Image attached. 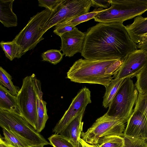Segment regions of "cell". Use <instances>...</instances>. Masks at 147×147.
<instances>
[{
	"mask_svg": "<svg viewBox=\"0 0 147 147\" xmlns=\"http://www.w3.org/2000/svg\"><path fill=\"white\" fill-rule=\"evenodd\" d=\"M123 23H100L85 32L81 55L94 60L121 59L137 49Z\"/></svg>",
	"mask_w": 147,
	"mask_h": 147,
	"instance_id": "1",
	"label": "cell"
},
{
	"mask_svg": "<svg viewBox=\"0 0 147 147\" xmlns=\"http://www.w3.org/2000/svg\"><path fill=\"white\" fill-rule=\"evenodd\" d=\"M123 61L121 59H80L70 68L67 78L74 82L101 84L106 88Z\"/></svg>",
	"mask_w": 147,
	"mask_h": 147,
	"instance_id": "2",
	"label": "cell"
},
{
	"mask_svg": "<svg viewBox=\"0 0 147 147\" xmlns=\"http://www.w3.org/2000/svg\"><path fill=\"white\" fill-rule=\"evenodd\" d=\"M42 93L40 81L33 74L23 79L22 87L16 96L21 115L35 130L38 97Z\"/></svg>",
	"mask_w": 147,
	"mask_h": 147,
	"instance_id": "3",
	"label": "cell"
},
{
	"mask_svg": "<svg viewBox=\"0 0 147 147\" xmlns=\"http://www.w3.org/2000/svg\"><path fill=\"white\" fill-rule=\"evenodd\" d=\"M111 6L94 18L100 23H123L147 11V0H111Z\"/></svg>",
	"mask_w": 147,
	"mask_h": 147,
	"instance_id": "4",
	"label": "cell"
},
{
	"mask_svg": "<svg viewBox=\"0 0 147 147\" xmlns=\"http://www.w3.org/2000/svg\"><path fill=\"white\" fill-rule=\"evenodd\" d=\"M53 11L46 9L30 18L27 24L13 40L20 47L22 56L33 49L44 39V27Z\"/></svg>",
	"mask_w": 147,
	"mask_h": 147,
	"instance_id": "5",
	"label": "cell"
},
{
	"mask_svg": "<svg viewBox=\"0 0 147 147\" xmlns=\"http://www.w3.org/2000/svg\"><path fill=\"white\" fill-rule=\"evenodd\" d=\"M0 126L8 128L28 142L33 147H44L50 144L20 114L0 110Z\"/></svg>",
	"mask_w": 147,
	"mask_h": 147,
	"instance_id": "6",
	"label": "cell"
},
{
	"mask_svg": "<svg viewBox=\"0 0 147 147\" xmlns=\"http://www.w3.org/2000/svg\"><path fill=\"white\" fill-rule=\"evenodd\" d=\"M138 92L131 78L125 79L106 113L125 123L133 113Z\"/></svg>",
	"mask_w": 147,
	"mask_h": 147,
	"instance_id": "7",
	"label": "cell"
},
{
	"mask_svg": "<svg viewBox=\"0 0 147 147\" xmlns=\"http://www.w3.org/2000/svg\"><path fill=\"white\" fill-rule=\"evenodd\" d=\"M125 123L118 118L106 113L98 118L85 132H82L81 138L87 143L96 145L99 139L105 136H123Z\"/></svg>",
	"mask_w": 147,
	"mask_h": 147,
	"instance_id": "8",
	"label": "cell"
},
{
	"mask_svg": "<svg viewBox=\"0 0 147 147\" xmlns=\"http://www.w3.org/2000/svg\"><path fill=\"white\" fill-rule=\"evenodd\" d=\"M91 0H65L53 12L44 27L46 32L50 28L88 13Z\"/></svg>",
	"mask_w": 147,
	"mask_h": 147,
	"instance_id": "9",
	"label": "cell"
},
{
	"mask_svg": "<svg viewBox=\"0 0 147 147\" xmlns=\"http://www.w3.org/2000/svg\"><path fill=\"white\" fill-rule=\"evenodd\" d=\"M91 92L88 88L85 87L80 90L53 129V132L54 134H59L63 132L73 120L84 112L87 105L91 102Z\"/></svg>",
	"mask_w": 147,
	"mask_h": 147,
	"instance_id": "10",
	"label": "cell"
},
{
	"mask_svg": "<svg viewBox=\"0 0 147 147\" xmlns=\"http://www.w3.org/2000/svg\"><path fill=\"white\" fill-rule=\"evenodd\" d=\"M147 61V53L141 49L132 52L124 59L113 78H132L137 75Z\"/></svg>",
	"mask_w": 147,
	"mask_h": 147,
	"instance_id": "11",
	"label": "cell"
},
{
	"mask_svg": "<svg viewBox=\"0 0 147 147\" xmlns=\"http://www.w3.org/2000/svg\"><path fill=\"white\" fill-rule=\"evenodd\" d=\"M85 33L75 27L72 30L60 35L61 45L60 50L66 57H71L76 53L82 52Z\"/></svg>",
	"mask_w": 147,
	"mask_h": 147,
	"instance_id": "12",
	"label": "cell"
},
{
	"mask_svg": "<svg viewBox=\"0 0 147 147\" xmlns=\"http://www.w3.org/2000/svg\"><path fill=\"white\" fill-rule=\"evenodd\" d=\"M123 136L147 138V120L141 113L134 110L127 122Z\"/></svg>",
	"mask_w": 147,
	"mask_h": 147,
	"instance_id": "13",
	"label": "cell"
},
{
	"mask_svg": "<svg viewBox=\"0 0 147 147\" xmlns=\"http://www.w3.org/2000/svg\"><path fill=\"white\" fill-rule=\"evenodd\" d=\"M84 112L73 120L66 129L59 134L68 138L76 147H80V140L82 132L83 122L82 121Z\"/></svg>",
	"mask_w": 147,
	"mask_h": 147,
	"instance_id": "14",
	"label": "cell"
},
{
	"mask_svg": "<svg viewBox=\"0 0 147 147\" xmlns=\"http://www.w3.org/2000/svg\"><path fill=\"white\" fill-rule=\"evenodd\" d=\"M125 28L131 39L138 44L141 37L147 33V17H143L141 15L137 16L133 22L127 25Z\"/></svg>",
	"mask_w": 147,
	"mask_h": 147,
	"instance_id": "15",
	"label": "cell"
},
{
	"mask_svg": "<svg viewBox=\"0 0 147 147\" xmlns=\"http://www.w3.org/2000/svg\"><path fill=\"white\" fill-rule=\"evenodd\" d=\"M14 0H0V21L7 28L16 27L18 25L16 15L12 10Z\"/></svg>",
	"mask_w": 147,
	"mask_h": 147,
	"instance_id": "16",
	"label": "cell"
},
{
	"mask_svg": "<svg viewBox=\"0 0 147 147\" xmlns=\"http://www.w3.org/2000/svg\"><path fill=\"white\" fill-rule=\"evenodd\" d=\"M0 110L13 112L21 115L16 96L12 95L5 87L0 85Z\"/></svg>",
	"mask_w": 147,
	"mask_h": 147,
	"instance_id": "17",
	"label": "cell"
},
{
	"mask_svg": "<svg viewBox=\"0 0 147 147\" xmlns=\"http://www.w3.org/2000/svg\"><path fill=\"white\" fill-rule=\"evenodd\" d=\"M126 78L113 79L105 88L106 91L103 97L102 105L107 108L110 105L119 90L124 82Z\"/></svg>",
	"mask_w": 147,
	"mask_h": 147,
	"instance_id": "18",
	"label": "cell"
},
{
	"mask_svg": "<svg viewBox=\"0 0 147 147\" xmlns=\"http://www.w3.org/2000/svg\"><path fill=\"white\" fill-rule=\"evenodd\" d=\"M137 49H141L147 53V42L137 45ZM135 85L139 93L143 94L147 92V61L140 72L136 76Z\"/></svg>",
	"mask_w": 147,
	"mask_h": 147,
	"instance_id": "19",
	"label": "cell"
},
{
	"mask_svg": "<svg viewBox=\"0 0 147 147\" xmlns=\"http://www.w3.org/2000/svg\"><path fill=\"white\" fill-rule=\"evenodd\" d=\"M3 139L6 143L13 147H33L28 142L8 128L3 129Z\"/></svg>",
	"mask_w": 147,
	"mask_h": 147,
	"instance_id": "20",
	"label": "cell"
},
{
	"mask_svg": "<svg viewBox=\"0 0 147 147\" xmlns=\"http://www.w3.org/2000/svg\"><path fill=\"white\" fill-rule=\"evenodd\" d=\"M43 93L39 96L37 109V119L36 130L40 133L44 128L49 118L46 107L47 102L43 100Z\"/></svg>",
	"mask_w": 147,
	"mask_h": 147,
	"instance_id": "21",
	"label": "cell"
},
{
	"mask_svg": "<svg viewBox=\"0 0 147 147\" xmlns=\"http://www.w3.org/2000/svg\"><path fill=\"white\" fill-rule=\"evenodd\" d=\"M0 45L6 57L10 61H12L15 58H20L22 56L20 47L13 41H2L0 42Z\"/></svg>",
	"mask_w": 147,
	"mask_h": 147,
	"instance_id": "22",
	"label": "cell"
},
{
	"mask_svg": "<svg viewBox=\"0 0 147 147\" xmlns=\"http://www.w3.org/2000/svg\"><path fill=\"white\" fill-rule=\"evenodd\" d=\"M124 142L123 137L110 135L100 138L96 145L97 147H123Z\"/></svg>",
	"mask_w": 147,
	"mask_h": 147,
	"instance_id": "23",
	"label": "cell"
},
{
	"mask_svg": "<svg viewBox=\"0 0 147 147\" xmlns=\"http://www.w3.org/2000/svg\"><path fill=\"white\" fill-rule=\"evenodd\" d=\"M12 76L5 69L0 67V85L6 87L13 96H16L20 89L14 85L12 81Z\"/></svg>",
	"mask_w": 147,
	"mask_h": 147,
	"instance_id": "24",
	"label": "cell"
},
{
	"mask_svg": "<svg viewBox=\"0 0 147 147\" xmlns=\"http://www.w3.org/2000/svg\"><path fill=\"white\" fill-rule=\"evenodd\" d=\"M104 9L101 8L95 9L93 11L81 15L68 21L58 24L60 26H71L75 27L76 25L94 18L97 14Z\"/></svg>",
	"mask_w": 147,
	"mask_h": 147,
	"instance_id": "25",
	"label": "cell"
},
{
	"mask_svg": "<svg viewBox=\"0 0 147 147\" xmlns=\"http://www.w3.org/2000/svg\"><path fill=\"white\" fill-rule=\"evenodd\" d=\"M48 139L54 147H76L68 138L61 134H54Z\"/></svg>",
	"mask_w": 147,
	"mask_h": 147,
	"instance_id": "26",
	"label": "cell"
},
{
	"mask_svg": "<svg viewBox=\"0 0 147 147\" xmlns=\"http://www.w3.org/2000/svg\"><path fill=\"white\" fill-rule=\"evenodd\" d=\"M64 55L61 53L60 50L51 49L43 52L41 56L43 61H48L56 65L62 60Z\"/></svg>",
	"mask_w": 147,
	"mask_h": 147,
	"instance_id": "27",
	"label": "cell"
},
{
	"mask_svg": "<svg viewBox=\"0 0 147 147\" xmlns=\"http://www.w3.org/2000/svg\"><path fill=\"white\" fill-rule=\"evenodd\" d=\"M124 145L123 147H147V138L123 136Z\"/></svg>",
	"mask_w": 147,
	"mask_h": 147,
	"instance_id": "28",
	"label": "cell"
},
{
	"mask_svg": "<svg viewBox=\"0 0 147 147\" xmlns=\"http://www.w3.org/2000/svg\"><path fill=\"white\" fill-rule=\"evenodd\" d=\"M134 110L141 113L147 120V92L143 94L138 93L137 100Z\"/></svg>",
	"mask_w": 147,
	"mask_h": 147,
	"instance_id": "29",
	"label": "cell"
},
{
	"mask_svg": "<svg viewBox=\"0 0 147 147\" xmlns=\"http://www.w3.org/2000/svg\"><path fill=\"white\" fill-rule=\"evenodd\" d=\"M65 0H38V6L51 11H55Z\"/></svg>",
	"mask_w": 147,
	"mask_h": 147,
	"instance_id": "30",
	"label": "cell"
},
{
	"mask_svg": "<svg viewBox=\"0 0 147 147\" xmlns=\"http://www.w3.org/2000/svg\"><path fill=\"white\" fill-rule=\"evenodd\" d=\"M91 6L96 8L108 9L111 4V0H91Z\"/></svg>",
	"mask_w": 147,
	"mask_h": 147,
	"instance_id": "31",
	"label": "cell"
},
{
	"mask_svg": "<svg viewBox=\"0 0 147 147\" xmlns=\"http://www.w3.org/2000/svg\"><path fill=\"white\" fill-rule=\"evenodd\" d=\"M76 27L71 26H60L57 25L53 31L55 34L59 36L63 34L73 30Z\"/></svg>",
	"mask_w": 147,
	"mask_h": 147,
	"instance_id": "32",
	"label": "cell"
},
{
	"mask_svg": "<svg viewBox=\"0 0 147 147\" xmlns=\"http://www.w3.org/2000/svg\"><path fill=\"white\" fill-rule=\"evenodd\" d=\"M80 142L82 147H92V145L87 143L81 138L80 139Z\"/></svg>",
	"mask_w": 147,
	"mask_h": 147,
	"instance_id": "33",
	"label": "cell"
},
{
	"mask_svg": "<svg viewBox=\"0 0 147 147\" xmlns=\"http://www.w3.org/2000/svg\"><path fill=\"white\" fill-rule=\"evenodd\" d=\"M0 147H13L11 146L5 142L3 137H1V136L0 139Z\"/></svg>",
	"mask_w": 147,
	"mask_h": 147,
	"instance_id": "34",
	"label": "cell"
},
{
	"mask_svg": "<svg viewBox=\"0 0 147 147\" xmlns=\"http://www.w3.org/2000/svg\"><path fill=\"white\" fill-rule=\"evenodd\" d=\"M146 42H147V33L143 35L141 37L139 44H142Z\"/></svg>",
	"mask_w": 147,
	"mask_h": 147,
	"instance_id": "35",
	"label": "cell"
},
{
	"mask_svg": "<svg viewBox=\"0 0 147 147\" xmlns=\"http://www.w3.org/2000/svg\"><path fill=\"white\" fill-rule=\"evenodd\" d=\"M92 147H97L96 145H92Z\"/></svg>",
	"mask_w": 147,
	"mask_h": 147,
	"instance_id": "36",
	"label": "cell"
}]
</instances>
